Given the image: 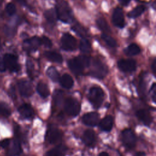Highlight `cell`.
Segmentation results:
<instances>
[{
	"label": "cell",
	"instance_id": "6da1fadb",
	"mask_svg": "<svg viewBox=\"0 0 156 156\" xmlns=\"http://www.w3.org/2000/svg\"><path fill=\"white\" fill-rule=\"evenodd\" d=\"M57 19L65 23H71L73 20V11L65 0H57L55 9Z\"/></svg>",
	"mask_w": 156,
	"mask_h": 156
},
{
	"label": "cell",
	"instance_id": "7a4b0ae2",
	"mask_svg": "<svg viewBox=\"0 0 156 156\" xmlns=\"http://www.w3.org/2000/svg\"><path fill=\"white\" fill-rule=\"evenodd\" d=\"M90 62V57L85 55H80L70 59L68 62V65L74 74L80 75L82 73L85 67L89 66Z\"/></svg>",
	"mask_w": 156,
	"mask_h": 156
},
{
	"label": "cell",
	"instance_id": "3957f363",
	"mask_svg": "<svg viewBox=\"0 0 156 156\" xmlns=\"http://www.w3.org/2000/svg\"><path fill=\"white\" fill-rule=\"evenodd\" d=\"M104 98V92L99 87H92L88 94V99L93 106L96 108L100 107L103 102Z\"/></svg>",
	"mask_w": 156,
	"mask_h": 156
},
{
	"label": "cell",
	"instance_id": "277c9868",
	"mask_svg": "<svg viewBox=\"0 0 156 156\" xmlns=\"http://www.w3.org/2000/svg\"><path fill=\"white\" fill-rule=\"evenodd\" d=\"M108 72L107 66L98 58L94 60L93 63V68L91 70L90 74L92 76L102 79L104 78Z\"/></svg>",
	"mask_w": 156,
	"mask_h": 156
},
{
	"label": "cell",
	"instance_id": "5b68a950",
	"mask_svg": "<svg viewBox=\"0 0 156 156\" xmlns=\"http://www.w3.org/2000/svg\"><path fill=\"white\" fill-rule=\"evenodd\" d=\"M62 48L66 51H72L77 48V40L71 34L65 33L61 38Z\"/></svg>",
	"mask_w": 156,
	"mask_h": 156
},
{
	"label": "cell",
	"instance_id": "8992f818",
	"mask_svg": "<svg viewBox=\"0 0 156 156\" xmlns=\"http://www.w3.org/2000/svg\"><path fill=\"white\" fill-rule=\"evenodd\" d=\"M65 110L68 115L75 116L79 113L80 105L77 100L69 98L65 102Z\"/></svg>",
	"mask_w": 156,
	"mask_h": 156
},
{
	"label": "cell",
	"instance_id": "52a82bcc",
	"mask_svg": "<svg viewBox=\"0 0 156 156\" xmlns=\"http://www.w3.org/2000/svg\"><path fill=\"white\" fill-rule=\"evenodd\" d=\"M4 62L6 69L12 72H17L20 69V66L18 63L16 56L11 54H6L3 56Z\"/></svg>",
	"mask_w": 156,
	"mask_h": 156
},
{
	"label": "cell",
	"instance_id": "ba28073f",
	"mask_svg": "<svg viewBox=\"0 0 156 156\" xmlns=\"http://www.w3.org/2000/svg\"><path fill=\"white\" fill-rule=\"evenodd\" d=\"M122 141L126 147L132 148L135 146L136 138L131 130L125 129L122 132Z\"/></svg>",
	"mask_w": 156,
	"mask_h": 156
},
{
	"label": "cell",
	"instance_id": "9c48e42d",
	"mask_svg": "<svg viewBox=\"0 0 156 156\" xmlns=\"http://www.w3.org/2000/svg\"><path fill=\"white\" fill-rule=\"evenodd\" d=\"M112 21L113 24L118 28H123L124 26V17L121 8L116 7L113 10Z\"/></svg>",
	"mask_w": 156,
	"mask_h": 156
},
{
	"label": "cell",
	"instance_id": "30bf717a",
	"mask_svg": "<svg viewBox=\"0 0 156 156\" xmlns=\"http://www.w3.org/2000/svg\"><path fill=\"white\" fill-rule=\"evenodd\" d=\"M18 89L21 96L24 97H29L33 93V87L32 83L26 80H21L18 83Z\"/></svg>",
	"mask_w": 156,
	"mask_h": 156
},
{
	"label": "cell",
	"instance_id": "8fae6325",
	"mask_svg": "<svg viewBox=\"0 0 156 156\" xmlns=\"http://www.w3.org/2000/svg\"><path fill=\"white\" fill-rule=\"evenodd\" d=\"M118 66L123 72L133 71L136 67V63L133 59H122L118 62Z\"/></svg>",
	"mask_w": 156,
	"mask_h": 156
},
{
	"label": "cell",
	"instance_id": "7c38bea8",
	"mask_svg": "<svg viewBox=\"0 0 156 156\" xmlns=\"http://www.w3.org/2000/svg\"><path fill=\"white\" fill-rule=\"evenodd\" d=\"M41 44L40 38L38 37H33L24 41L23 48L28 52H32L37 50Z\"/></svg>",
	"mask_w": 156,
	"mask_h": 156
},
{
	"label": "cell",
	"instance_id": "4fadbf2b",
	"mask_svg": "<svg viewBox=\"0 0 156 156\" xmlns=\"http://www.w3.org/2000/svg\"><path fill=\"white\" fill-rule=\"evenodd\" d=\"M62 136L61 132L57 128H50L46 134V140L51 144H55L60 141Z\"/></svg>",
	"mask_w": 156,
	"mask_h": 156
},
{
	"label": "cell",
	"instance_id": "5bb4252c",
	"mask_svg": "<svg viewBox=\"0 0 156 156\" xmlns=\"http://www.w3.org/2000/svg\"><path fill=\"white\" fill-rule=\"evenodd\" d=\"M99 119V115L96 112H90L85 114L82 117L83 122L88 126H95Z\"/></svg>",
	"mask_w": 156,
	"mask_h": 156
},
{
	"label": "cell",
	"instance_id": "9a60e30c",
	"mask_svg": "<svg viewBox=\"0 0 156 156\" xmlns=\"http://www.w3.org/2000/svg\"><path fill=\"white\" fill-rule=\"evenodd\" d=\"M20 114L25 118H30L34 116V112L32 107L27 104H24L18 108Z\"/></svg>",
	"mask_w": 156,
	"mask_h": 156
},
{
	"label": "cell",
	"instance_id": "2e32d148",
	"mask_svg": "<svg viewBox=\"0 0 156 156\" xmlns=\"http://www.w3.org/2000/svg\"><path fill=\"white\" fill-rule=\"evenodd\" d=\"M21 152V147L18 139L15 138L13 140L10 149L8 151L9 156H17Z\"/></svg>",
	"mask_w": 156,
	"mask_h": 156
},
{
	"label": "cell",
	"instance_id": "e0dca14e",
	"mask_svg": "<svg viewBox=\"0 0 156 156\" xmlns=\"http://www.w3.org/2000/svg\"><path fill=\"white\" fill-rule=\"evenodd\" d=\"M82 140L87 146H91L94 144L96 140L94 131L92 130H87L83 134Z\"/></svg>",
	"mask_w": 156,
	"mask_h": 156
},
{
	"label": "cell",
	"instance_id": "ac0fdd59",
	"mask_svg": "<svg viewBox=\"0 0 156 156\" xmlns=\"http://www.w3.org/2000/svg\"><path fill=\"white\" fill-rule=\"evenodd\" d=\"M136 116L140 119L145 125H149L152 122V117L149 112L145 110L140 109L136 113Z\"/></svg>",
	"mask_w": 156,
	"mask_h": 156
},
{
	"label": "cell",
	"instance_id": "d6986e66",
	"mask_svg": "<svg viewBox=\"0 0 156 156\" xmlns=\"http://www.w3.org/2000/svg\"><path fill=\"white\" fill-rule=\"evenodd\" d=\"M44 55L46 58L51 62L61 63L63 62L62 56L58 52L55 51H45Z\"/></svg>",
	"mask_w": 156,
	"mask_h": 156
},
{
	"label": "cell",
	"instance_id": "ffe728a7",
	"mask_svg": "<svg viewBox=\"0 0 156 156\" xmlns=\"http://www.w3.org/2000/svg\"><path fill=\"white\" fill-rule=\"evenodd\" d=\"M113 117L110 115L105 116L100 122V127L101 129L106 132L110 131L113 127Z\"/></svg>",
	"mask_w": 156,
	"mask_h": 156
},
{
	"label": "cell",
	"instance_id": "44dd1931",
	"mask_svg": "<svg viewBox=\"0 0 156 156\" xmlns=\"http://www.w3.org/2000/svg\"><path fill=\"white\" fill-rule=\"evenodd\" d=\"M60 83L65 88L69 89L71 88L74 84V80L72 77L68 74H64L60 78Z\"/></svg>",
	"mask_w": 156,
	"mask_h": 156
},
{
	"label": "cell",
	"instance_id": "7402d4cb",
	"mask_svg": "<svg viewBox=\"0 0 156 156\" xmlns=\"http://www.w3.org/2000/svg\"><path fill=\"white\" fill-rule=\"evenodd\" d=\"M124 51L126 55L129 56H133L138 54L140 52L141 49L136 44L132 43L129 44L127 48H126Z\"/></svg>",
	"mask_w": 156,
	"mask_h": 156
},
{
	"label": "cell",
	"instance_id": "603a6c76",
	"mask_svg": "<svg viewBox=\"0 0 156 156\" xmlns=\"http://www.w3.org/2000/svg\"><path fill=\"white\" fill-rule=\"evenodd\" d=\"M66 150V148L65 146L60 145L48 151L45 156H63Z\"/></svg>",
	"mask_w": 156,
	"mask_h": 156
},
{
	"label": "cell",
	"instance_id": "cb8c5ba5",
	"mask_svg": "<svg viewBox=\"0 0 156 156\" xmlns=\"http://www.w3.org/2000/svg\"><path fill=\"white\" fill-rule=\"evenodd\" d=\"M44 16L46 18L48 23H49L51 24H54L57 19L55 10L53 9L46 10L44 13Z\"/></svg>",
	"mask_w": 156,
	"mask_h": 156
},
{
	"label": "cell",
	"instance_id": "d4e9b609",
	"mask_svg": "<svg viewBox=\"0 0 156 156\" xmlns=\"http://www.w3.org/2000/svg\"><path fill=\"white\" fill-rule=\"evenodd\" d=\"M37 90L38 94L43 98L48 97L49 94V90L47 85L42 82H40L38 83L37 87Z\"/></svg>",
	"mask_w": 156,
	"mask_h": 156
},
{
	"label": "cell",
	"instance_id": "484cf974",
	"mask_svg": "<svg viewBox=\"0 0 156 156\" xmlns=\"http://www.w3.org/2000/svg\"><path fill=\"white\" fill-rule=\"evenodd\" d=\"M146 10L145 6L143 5H138L134 8L132 10H131L127 14V16L130 18H135L140 16Z\"/></svg>",
	"mask_w": 156,
	"mask_h": 156
},
{
	"label": "cell",
	"instance_id": "4316f807",
	"mask_svg": "<svg viewBox=\"0 0 156 156\" xmlns=\"http://www.w3.org/2000/svg\"><path fill=\"white\" fill-rule=\"evenodd\" d=\"M96 24L99 29L104 34H108L110 32V28L107 23L103 18H98L96 20Z\"/></svg>",
	"mask_w": 156,
	"mask_h": 156
},
{
	"label": "cell",
	"instance_id": "83f0119b",
	"mask_svg": "<svg viewBox=\"0 0 156 156\" xmlns=\"http://www.w3.org/2000/svg\"><path fill=\"white\" fill-rule=\"evenodd\" d=\"M79 48L83 53H89L91 51V46L90 41L85 38H82L80 41Z\"/></svg>",
	"mask_w": 156,
	"mask_h": 156
},
{
	"label": "cell",
	"instance_id": "f1b7e54d",
	"mask_svg": "<svg viewBox=\"0 0 156 156\" xmlns=\"http://www.w3.org/2000/svg\"><path fill=\"white\" fill-rule=\"evenodd\" d=\"M47 76L54 82H57L59 79V73L54 66H50L46 71Z\"/></svg>",
	"mask_w": 156,
	"mask_h": 156
},
{
	"label": "cell",
	"instance_id": "f546056e",
	"mask_svg": "<svg viewBox=\"0 0 156 156\" xmlns=\"http://www.w3.org/2000/svg\"><path fill=\"white\" fill-rule=\"evenodd\" d=\"M101 38L108 46L112 48H115L117 46L116 41L111 36L108 35L107 34L103 33L101 35Z\"/></svg>",
	"mask_w": 156,
	"mask_h": 156
},
{
	"label": "cell",
	"instance_id": "4dcf8cb0",
	"mask_svg": "<svg viewBox=\"0 0 156 156\" xmlns=\"http://www.w3.org/2000/svg\"><path fill=\"white\" fill-rule=\"evenodd\" d=\"M72 29L76 34H77V35L82 38H85L86 37H87V32L85 29H84L83 27H82L78 23L74 24L72 27Z\"/></svg>",
	"mask_w": 156,
	"mask_h": 156
},
{
	"label": "cell",
	"instance_id": "1f68e13d",
	"mask_svg": "<svg viewBox=\"0 0 156 156\" xmlns=\"http://www.w3.org/2000/svg\"><path fill=\"white\" fill-rule=\"evenodd\" d=\"M11 114V110L8 105L5 102H0V115L8 117Z\"/></svg>",
	"mask_w": 156,
	"mask_h": 156
},
{
	"label": "cell",
	"instance_id": "d6a6232c",
	"mask_svg": "<svg viewBox=\"0 0 156 156\" xmlns=\"http://www.w3.org/2000/svg\"><path fill=\"white\" fill-rule=\"evenodd\" d=\"M54 101L55 104L57 105H60L62 102L63 99V93L60 90H57L55 91L53 96Z\"/></svg>",
	"mask_w": 156,
	"mask_h": 156
},
{
	"label": "cell",
	"instance_id": "836d02e7",
	"mask_svg": "<svg viewBox=\"0 0 156 156\" xmlns=\"http://www.w3.org/2000/svg\"><path fill=\"white\" fill-rule=\"evenodd\" d=\"M5 10L7 14L10 16L13 15L16 12V7L13 3H9L7 4Z\"/></svg>",
	"mask_w": 156,
	"mask_h": 156
},
{
	"label": "cell",
	"instance_id": "e575fe53",
	"mask_svg": "<svg viewBox=\"0 0 156 156\" xmlns=\"http://www.w3.org/2000/svg\"><path fill=\"white\" fill-rule=\"evenodd\" d=\"M41 40V44L44 45L46 48H51L52 46V43L51 40L46 36H42V37L40 38Z\"/></svg>",
	"mask_w": 156,
	"mask_h": 156
},
{
	"label": "cell",
	"instance_id": "d590c367",
	"mask_svg": "<svg viewBox=\"0 0 156 156\" xmlns=\"http://www.w3.org/2000/svg\"><path fill=\"white\" fill-rule=\"evenodd\" d=\"M150 93H151V97L154 102H155L156 100V85L155 83H154L150 89Z\"/></svg>",
	"mask_w": 156,
	"mask_h": 156
},
{
	"label": "cell",
	"instance_id": "8d00e7d4",
	"mask_svg": "<svg viewBox=\"0 0 156 156\" xmlns=\"http://www.w3.org/2000/svg\"><path fill=\"white\" fill-rule=\"evenodd\" d=\"M27 72H28L29 75H30V76H31V75L32 74V70L34 69V66H33L32 63L29 60H28L27 62Z\"/></svg>",
	"mask_w": 156,
	"mask_h": 156
},
{
	"label": "cell",
	"instance_id": "74e56055",
	"mask_svg": "<svg viewBox=\"0 0 156 156\" xmlns=\"http://www.w3.org/2000/svg\"><path fill=\"white\" fill-rule=\"evenodd\" d=\"M10 141L9 139L5 138L4 140H2L0 141V147L5 148L10 144Z\"/></svg>",
	"mask_w": 156,
	"mask_h": 156
},
{
	"label": "cell",
	"instance_id": "f35d334b",
	"mask_svg": "<svg viewBox=\"0 0 156 156\" xmlns=\"http://www.w3.org/2000/svg\"><path fill=\"white\" fill-rule=\"evenodd\" d=\"M5 69H6V68H5V63L4 62L3 57L0 55V71L4 72L5 71Z\"/></svg>",
	"mask_w": 156,
	"mask_h": 156
},
{
	"label": "cell",
	"instance_id": "ab89813d",
	"mask_svg": "<svg viewBox=\"0 0 156 156\" xmlns=\"http://www.w3.org/2000/svg\"><path fill=\"white\" fill-rule=\"evenodd\" d=\"M151 68H152V71L154 75L155 76L156 74V60L155 59H154V61L152 62V63L151 65Z\"/></svg>",
	"mask_w": 156,
	"mask_h": 156
},
{
	"label": "cell",
	"instance_id": "60d3db41",
	"mask_svg": "<svg viewBox=\"0 0 156 156\" xmlns=\"http://www.w3.org/2000/svg\"><path fill=\"white\" fill-rule=\"evenodd\" d=\"M131 0H119L120 2L121 3L122 5H127L130 1Z\"/></svg>",
	"mask_w": 156,
	"mask_h": 156
},
{
	"label": "cell",
	"instance_id": "b9f144b4",
	"mask_svg": "<svg viewBox=\"0 0 156 156\" xmlns=\"http://www.w3.org/2000/svg\"><path fill=\"white\" fill-rule=\"evenodd\" d=\"M134 156H145V153L143 152H138L135 153Z\"/></svg>",
	"mask_w": 156,
	"mask_h": 156
},
{
	"label": "cell",
	"instance_id": "7bdbcfd3",
	"mask_svg": "<svg viewBox=\"0 0 156 156\" xmlns=\"http://www.w3.org/2000/svg\"><path fill=\"white\" fill-rule=\"evenodd\" d=\"M18 1V2H19V3H20L21 4H22V5H27V2H26V0H17Z\"/></svg>",
	"mask_w": 156,
	"mask_h": 156
},
{
	"label": "cell",
	"instance_id": "ee69618b",
	"mask_svg": "<svg viewBox=\"0 0 156 156\" xmlns=\"http://www.w3.org/2000/svg\"><path fill=\"white\" fill-rule=\"evenodd\" d=\"M98 156H109L108 154L105 152H101Z\"/></svg>",
	"mask_w": 156,
	"mask_h": 156
},
{
	"label": "cell",
	"instance_id": "f6af8a7d",
	"mask_svg": "<svg viewBox=\"0 0 156 156\" xmlns=\"http://www.w3.org/2000/svg\"><path fill=\"white\" fill-rule=\"evenodd\" d=\"M1 3H2V0H0V5H1Z\"/></svg>",
	"mask_w": 156,
	"mask_h": 156
},
{
	"label": "cell",
	"instance_id": "bcb514c9",
	"mask_svg": "<svg viewBox=\"0 0 156 156\" xmlns=\"http://www.w3.org/2000/svg\"><path fill=\"white\" fill-rule=\"evenodd\" d=\"M1 41H0V49H1Z\"/></svg>",
	"mask_w": 156,
	"mask_h": 156
}]
</instances>
